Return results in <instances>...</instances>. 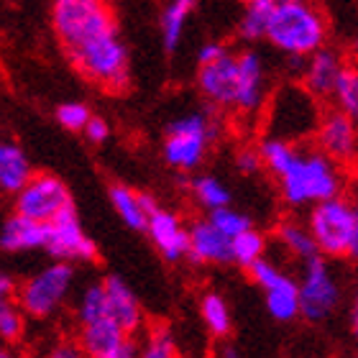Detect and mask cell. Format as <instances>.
Listing matches in <instances>:
<instances>
[{"instance_id":"60d3db41","label":"cell","mask_w":358,"mask_h":358,"mask_svg":"<svg viewBox=\"0 0 358 358\" xmlns=\"http://www.w3.org/2000/svg\"><path fill=\"white\" fill-rule=\"evenodd\" d=\"M138 200H141V208L146 210V213H154V210L159 208L157 205V200L151 197V194H143V192H138Z\"/></svg>"},{"instance_id":"836d02e7","label":"cell","mask_w":358,"mask_h":358,"mask_svg":"<svg viewBox=\"0 0 358 358\" xmlns=\"http://www.w3.org/2000/svg\"><path fill=\"white\" fill-rule=\"evenodd\" d=\"M146 358H174L177 356V343L169 328H154L151 330L146 348H143Z\"/></svg>"},{"instance_id":"9c48e42d","label":"cell","mask_w":358,"mask_h":358,"mask_svg":"<svg viewBox=\"0 0 358 358\" xmlns=\"http://www.w3.org/2000/svg\"><path fill=\"white\" fill-rule=\"evenodd\" d=\"M75 208L67 185L54 174H31V179L15 192V213L49 223L57 215Z\"/></svg>"},{"instance_id":"74e56055","label":"cell","mask_w":358,"mask_h":358,"mask_svg":"<svg viewBox=\"0 0 358 358\" xmlns=\"http://www.w3.org/2000/svg\"><path fill=\"white\" fill-rule=\"evenodd\" d=\"M225 52H228V49H225L223 44H215V41H210V44H205L200 52H197V62H200V64H208V62L217 59V57H223Z\"/></svg>"},{"instance_id":"ffe728a7","label":"cell","mask_w":358,"mask_h":358,"mask_svg":"<svg viewBox=\"0 0 358 358\" xmlns=\"http://www.w3.org/2000/svg\"><path fill=\"white\" fill-rule=\"evenodd\" d=\"M310 62L302 69V77H305V90L313 97H330L333 92V85H336V77L343 67V59L341 54L333 52V49H315L313 54H307Z\"/></svg>"},{"instance_id":"d6a6232c","label":"cell","mask_w":358,"mask_h":358,"mask_svg":"<svg viewBox=\"0 0 358 358\" xmlns=\"http://www.w3.org/2000/svg\"><path fill=\"white\" fill-rule=\"evenodd\" d=\"M210 223L215 225L217 231L225 233L228 238H233L236 233L241 231H246V228H251V220H248L243 213H238V210H233L228 208V205H223V208H215V210H210V217H208Z\"/></svg>"},{"instance_id":"9a60e30c","label":"cell","mask_w":358,"mask_h":358,"mask_svg":"<svg viewBox=\"0 0 358 358\" xmlns=\"http://www.w3.org/2000/svg\"><path fill=\"white\" fill-rule=\"evenodd\" d=\"M264 103V62L256 52L236 57V103L243 113H254Z\"/></svg>"},{"instance_id":"ab89813d","label":"cell","mask_w":358,"mask_h":358,"mask_svg":"<svg viewBox=\"0 0 358 358\" xmlns=\"http://www.w3.org/2000/svg\"><path fill=\"white\" fill-rule=\"evenodd\" d=\"M13 279L8 274L0 271V302H6V299H13Z\"/></svg>"},{"instance_id":"4316f807","label":"cell","mask_w":358,"mask_h":358,"mask_svg":"<svg viewBox=\"0 0 358 358\" xmlns=\"http://www.w3.org/2000/svg\"><path fill=\"white\" fill-rule=\"evenodd\" d=\"M297 149L294 143L287 141V138H279V136H268L262 141V149H259V157H262V166L271 169V172L279 177V174L292 164Z\"/></svg>"},{"instance_id":"7bdbcfd3","label":"cell","mask_w":358,"mask_h":358,"mask_svg":"<svg viewBox=\"0 0 358 358\" xmlns=\"http://www.w3.org/2000/svg\"><path fill=\"white\" fill-rule=\"evenodd\" d=\"M243 3H256V0H243Z\"/></svg>"},{"instance_id":"e0dca14e","label":"cell","mask_w":358,"mask_h":358,"mask_svg":"<svg viewBox=\"0 0 358 358\" xmlns=\"http://www.w3.org/2000/svg\"><path fill=\"white\" fill-rule=\"evenodd\" d=\"M103 292H105L108 317L113 322H118L128 336H134L136 330L143 325V313L136 294L128 289V284L123 279H118V276H108L103 282Z\"/></svg>"},{"instance_id":"1f68e13d","label":"cell","mask_w":358,"mask_h":358,"mask_svg":"<svg viewBox=\"0 0 358 358\" xmlns=\"http://www.w3.org/2000/svg\"><path fill=\"white\" fill-rule=\"evenodd\" d=\"M100 317H108V307H105V292L103 284H92L87 287L80 299V307H77V320L80 325L92 320H100Z\"/></svg>"},{"instance_id":"6da1fadb","label":"cell","mask_w":358,"mask_h":358,"mask_svg":"<svg viewBox=\"0 0 358 358\" xmlns=\"http://www.w3.org/2000/svg\"><path fill=\"white\" fill-rule=\"evenodd\" d=\"M328 36L325 18L307 0H276L268 13L264 38L284 54L307 57L320 49Z\"/></svg>"},{"instance_id":"d590c367","label":"cell","mask_w":358,"mask_h":358,"mask_svg":"<svg viewBox=\"0 0 358 358\" xmlns=\"http://www.w3.org/2000/svg\"><path fill=\"white\" fill-rule=\"evenodd\" d=\"M83 131L87 134V138L92 143H103V141H108V136H110V126H108L103 118H92V115H90V120L85 123Z\"/></svg>"},{"instance_id":"f1b7e54d","label":"cell","mask_w":358,"mask_h":358,"mask_svg":"<svg viewBox=\"0 0 358 358\" xmlns=\"http://www.w3.org/2000/svg\"><path fill=\"white\" fill-rule=\"evenodd\" d=\"M274 3L276 0H256V3H246V13H243V18H241V36L248 38V41L264 38L268 13H271Z\"/></svg>"},{"instance_id":"30bf717a","label":"cell","mask_w":358,"mask_h":358,"mask_svg":"<svg viewBox=\"0 0 358 358\" xmlns=\"http://www.w3.org/2000/svg\"><path fill=\"white\" fill-rule=\"evenodd\" d=\"M44 248L49 256H54L57 262H92L97 256L95 243L85 236L80 217H77L75 208L57 215L54 220L46 223V243Z\"/></svg>"},{"instance_id":"7a4b0ae2","label":"cell","mask_w":358,"mask_h":358,"mask_svg":"<svg viewBox=\"0 0 358 358\" xmlns=\"http://www.w3.org/2000/svg\"><path fill=\"white\" fill-rule=\"evenodd\" d=\"M279 182H282L284 200L289 205L294 208L315 205L343 192V164L333 162L322 151H307V154L297 151L292 164L279 174Z\"/></svg>"},{"instance_id":"8992f818","label":"cell","mask_w":358,"mask_h":358,"mask_svg":"<svg viewBox=\"0 0 358 358\" xmlns=\"http://www.w3.org/2000/svg\"><path fill=\"white\" fill-rule=\"evenodd\" d=\"M213 138H215V123L202 113H192V115L174 120L166 128L164 138L166 164L179 172H192L194 166L202 164Z\"/></svg>"},{"instance_id":"b9f144b4","label":"cell","mask_w":358,"mask_h":358,"mask_svg":"<svg viewBox=\"0 0 358 358\" xmlns=\"http://www.w3.org/2000/svg\"><path fill=\"white\" fill-rule=\"evenodd\" d=\"M6 356H8V343L0 341V358H6Z\"/></svg>"},{"instance_id":"44dd1931","label":"cell","mask_w":358,"mask_h":358,"mask_svg":"<svg viewBox=\"0 0 358 358\" xmlns=\"http://www.w3.org/2000/svg\"><path fill=\"white\" fill-rule=\"evenodd\" d=\"M31 162L21 146L10 141H0V189L15 194L31 179Z\"/></svg>"},{"instance_id":"d4e9b609","label":"cell","mask_w":358,"mask_h":358,"mask_svg":"<svg viewBox=\"0 0 358 358\" xmlns=\"http://www.w3.org/2000/svg\"><path fill=\"white\" fill-rule=\"evenodd\" d=\"M200 313H202V320H205V328L215 338H225L231 333V310H228V302L220 294H215V292L205 294Z\"/></svg>"},{"instance_id":"484cf974","label":"cell","mask_w":358,"mask_h":358,"mask_svg":"<svg viewBox=\"0 0 358 358\" xmlns=\"http://www.w3.org/2000/svg\"><path fill=\"white\" fill-rule=\"evenodd\" d=\"M279 241L284 243L287 251H292V256H297L302 262L320 254L317 246H315V238H313V233H310V228L294 223V220L279 225Z\"/></svg>"},{"instance_id":"5b68a950","label":"cell","mask_w":358,"mask_h":358,"mask_svg":"<svg viewBox=\"0 0 358 358\" xmlns=\"http://www.w3.org/2000/svg\"><path fill=\"white\" fill-rule=\"evenodd\" d=\"M52 23L67 52L118 29L108 0H57Z\"/></svg>"},{"instance_id":"f35d334b","label":"cell","mask_w":358,"mask_h":358,"mask_svg":"<svg viewBox=\"0 0 358 358\" xmlns=\"http://www.w3.org/2000/svg\"><path fill=\"white\" fill-rule=\"evenodd\" d=\"M52 356L54 358H80L83 356V348H80V343H59L52 351Z\"/></svg>"},{"instance_id":"52a82bcc","label":"cell","mask_w":358,"mask_h":358,"mask_svg":"<svg viewBox=\"0 0 358 358\" xmlns=\"http://www.w3.org/2000/svg\"><path fill=\"white\" fill-rule=\"evenodd\" d=\"M72 282H75V268L69 262H57L52 266L41 268L38 274L26 279L18 289L21 313L38 317V320L54 315L69 297Z\"/></svg>"},{"instance_id":"4dcf8cb0","label":"cell","mask_w":358,"mask_h":358,"mask_svg":"<svg viewBox=\"0 0 358 358\" xmlns=\"http://www.w3.org/2000/svg\"><path fill=\"white\" fill-rule=\"evenodd\" d=\"M23 328H26V322H23L21 307L13 305V299L0 302V341H3V343L21 341Z\"/></svg>"},{"instance_id":"7402d4cb","label":"cell","mask_w":358,"mask_h":358,"mask_svg":"<svg viewBox=\"0 0 358 358\" xmlns=\"http://www.w3.org/2000/svg\"><path fill=\"white\" fill-rule=\"evenodd\" d=\"M110 202L115 213L120 215V220L134 228V231H146V220H149V213L141 208V200H138V192L128 189L123 185H115L110 189Z\"/></svg>"},{"instance_id":"603a6c76","label":"cell","mask_w":358,"mask_h":358,"mask_svg":"<svg viewBox=\"0 0 358 358\" xmlns=\"http://www.w3.org/2000/svg\"><path fill=\"white\" fill-rule=\"evenodd\" d=\"M194 8V0H169L162 13V36H164V46L169 52H174L182 41L185 34V23L189 18Z\"/></svg>"},{"instance_id":"277c9868","label":"cell","mask_w":358,"mask_h":358,"mask_svg":"<svg viewBox=\"0 0 358 358\" xmlns=\"http://www.w3.org/2000/svg\"><path fill=\"white\" fill-rule=\"evenodd\" d=\"M69 59L77 72L105 90H123L128 85V49L120 41L118 29L69 49Z\"/></svg>"},{"instance_id":"3957f363","label":"cell","mask_w":358,"mask_h":358,"mask_svg":"<svg viewBox=\"0 0 358 358\" xmlns=\"http://www.w3.org/2000/svg\"><path fill=\"white\" fill-rule=\"evenodd\" d=\"M310 233L317 251L325 256H356L358 254V213L351 200L341 194L330 200L315 202L310 213Z\"/></svg>"},{"instance_id":"e575fe53","label":"cell","mask_w":358,"mask_h":358,"mask_svg":"<svg viewBox=\"0 0 358 358\" xmlns=\"http://www.w3.org/2000/svg\"><path fill=\"white\" fill-rule=\"evenodd\" d=\"M57 120H59L64 128H69V131H83L85 123L90 120L87 105H83V103L59 105V110H57Z\"/></svg>"},{"instance_id":"8d00e7d4","label":"cell","mask_w":358,"mask_h":358,"mask_svg":"<svg viewBox=\"0 0 358 358\" xmlns=\"http://www.w3.org/2000/svg\"><path fill=\"white\" fill-rule=\"evenodd\" d=\"M236 164L243 174H254L259 166H262V157H259V151L254 149H243L238 151V157H236Z\"/></svg>"},{"instance_id":"ba28073f","label":"cell","mask_w":358,"mask_h":358,"mask_svg":"<svg viewBox=\"0 0 358 358\" xmlns=\"http://www.w3.org/2000/svg\"><path fill=\"white\" fill-rule=\"evenodd\" d=\"M297 294L299 315H305L310 322L328 320L330 315L336 313L338 302H341V287L320 254L305 259V276L297 284Z\"/></svg>"},{"instance_id":"83f0119b","label":"cell","mask_w":358,"mask_h":358,"mask_svg":"<svg viewBox=\"0 0 358 358\" xmlns=\"http://www.w3.org/2000/svg\"><path fill=\"white\" fill-rule=\"evenodd\" d=\"M330 97H336L338 110H343V113H348V115L356 118V113H358V75H356V69L345 67V64L341 67Z\"/></svg>"},{"instance_id":"7c38bea8","label":"cell","mask_w":358,"mask_h":358,"mask_svg":"<svg viewBox=\"0 0 358 358\" xmlns=\"http://www.w3.org/2000/svg\"><path fill=\"white\" fill-rule=\"evenodd\" d=\"M320 151L338 164H348L356 159V123L353 115L343 110H333L317 123Z\"/></svg>"},{"instance_id":"cb8c5ba5","label":"cell","mask_w":358,"mask_h":358,"mask_svg":"<svg viewBox=\"0 0 358 358\" xmlns=\"http://www.w3.org/2000/svg\"><path fill=\"white\" fill-rule=\"evenodd\" d=\"M264 251H266V241L254 228H246L231 238V256L241 266H254L259 259H264Z\"/></svg>"},{"instance_id":"5bb4252c","label":"cell","mask_w":358,"mask_h":358,"mask_svg":"<svg viewBox=\"0 0 358 358\" xmlns=\"http://www.w3.org/2000/svg\"><path fill=\"white\" fill-rule=\"evenodd\" d=\"M146 231H149L151 241L157 243V248L162 251V256H164L166 262H182L187 256V246H189L187 228L182 225V220L174 213L162 208L149 213Z\"/></svg>"},{"instance_id":"f546056e","label":"cell","mask_w":358,"mask_h":358,"mask_svg":"<svg viewBox=\"0 0 358 358\" xmlns=\"http://www.w3.org/2000/svg\"><path fill=\"white\" fill-rule=\"evenodd\" d=\"M192 192L194 197L200 200L202 208L208 210H215V208H223L231 202V192H228V187L215 177H200L192 182Z\"/></svg>"},{"instance_id":"8fae6325","label":"cell","mask_w":358,"mask_h":358,"mask_svg":"<svg viewBox=\"0 0 358 358\" xmlns=\"http://www.w3.org/2000/svg\"><path fill=\"white\" fill-rule=\"evenodd\" d=\"M254 282L264 289L266 297V310L268 315L279 322H289L299 315V294H297V282L292 276L282 274L271 262H259L254 266H248Z\"/></svg>"},{"instance_id":"ac0fdd59","label":"cell","mask_w":358,"mask_h":358,"mask_svg":"<svg viewBox=\"0 0 358 358\" xmlns=\"http://www.w3.org/2000/svg\"><path fill=\"white\" fill-rule=\"evenodd\" d=\"M46 243V223L26 217L15 213L0 225V248L8 254H26V251H38Z\"/></svg>"},{"instance_id":"2e32d148","label":"cell","mask_w":358,"mask_h":358,"mask_svg":"<svg viewBox=\"0 0 358 358\" xmlns=\"http://www.w3.org/2000/svg\"><path fill=\"white\" fill-rule=\"evenodd\" d=\"M189 246L187 256L194 264H231V238L220 233L210 220H197V223L187 231Z\"/></svg>"},{"instance_id":"d6986e66","label":"cell","mask_w":358,"mask_h":358,"mask_svg":"<svg viewBox=\"0 0 358 358\" xmlns=\"http://www.w3.org/2000/svg\"><path fill=\"white\" fill-rule=\"evenodd\" d=\"M126 338V330L110 317H100V320L80 325V348L92 358H115Z\"/></svg>"},{"instance_id":"4fadbf2b","label":"cell","mask_w":358,"mask_h":358,"mask_svg":"<svg viewBox=\"0 0 358 358\" xmlns=\"http://www.w3.org/2000/svg\"><path fill=\"white\" fill-rule=\"evenodd\" d=\"M197 83H200L202 95L208 97L210 103L220 105V108H233L236 103V57L225 52L223 57L200 64Z\"/></svg>"}]
</instances>
